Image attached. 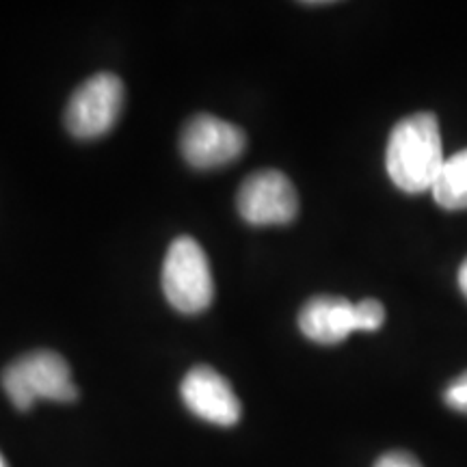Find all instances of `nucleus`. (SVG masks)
I'll return each instance as SVG.
<instances>
[{"label": "nucleus", "mask_w": 467, "mask_h": 467, "mask_svg": "<svg viewBox=\"0 0 467 467\" xmlns=\"http://www.w3.org/2000/svg\"><path fill=\"white\" fill-rule=\"evenodd\" d=\"M440 121L433 113H413L400 119L389 134L385 167L389 178L409 195L433 191L443 169Z\"/></svg>", "instance_id": "obj_1"}, {"label": "nucleus", "mask_w": 467, "mask_h": 467, "mask_svg": "<svg viewBox=\"0 0 467 467\" xmlns=\"http://www.w3.org/2000/svg\"><path fill=\"white\" fill-rule=\"evenodd\" d=\"M3 388L20 411H28L39 399L55 402L78 399L72 370L55 350H33L11 361L3 372Z\"/></svg>", "instance_id": "obj_2"}, {"label": "nucleus", "mask_w": 467, "mask_h": 467, "mask_svg": "<svg viewBox=\"0 0 467 467\" xmlns=\"http://www.w3.org/2000/svg\"><path fill=\"white\" fill-rule=\"evenodd\" d=\"M162 292L169 306L182 314H200L214 299V279L202 244L180 236L169 244L162 265Z\"/></svg>", "instance_id": "obj_3"}, {"label": "nucleus", "mask_w": 467, "mask_h": 467, "mask_svg": "<svg viewBox=\"0 0 467 467\" xmlns=\"http://www.w3.org/2000/svg\"><path fill=\"white\" fill-rule=\"evenodd\" d=\"M385 323L381 301L350 303L342 296L320 295L309 299L299 312V329L317 344H340L353 331H377Z\"/></svg>", "instance_id": "obj_4"}, {"label": "nucleus", "mask_w": 467, "mask_h": 467, "mask_svg": "<svg viewBox=\"0 0 467 467\" xmlns=\"http://www.w3.org/2000/svg\"><path fill=\"white\" fill-rule=\"evenodd\" d=\"M121 107H124V85L119 76L109 72L96 74L87 78L69 98L66 126L76 139L83 141L98 139L117 124Z\"/></svg>", "instance_id": "obj_5"}, {"label": "nucleus", "mask_w": 467, "mask_h": 467, "mask_svg": "<svg viewBox=\"0 0 467 467\" xmlns=\"http://www.w3.org/2000/svg\"><path fill=\"white\" fill-rule=\"evenodd\" d=\"M247 137L238 126L219 117L200 113L191 117L180 134V151L192 169H219L230 165L244 151Z\"/></svg>", "instance_id": "obj_6"}, {"label": "nucleus", "mask_w": 467, "mask_h": 467, "mask_svg": "<svg viewBox=\"0 0 467 467\" xmlns=\"http://www.w3.org/2000/svg\"><path fill=\"white\" fill-rule=\"evenodd\" d=\"M236 206L249 225H285L299 213V195L288 175L265 169L244 178Z\"/></svg>", "instance_id": "obj_7"}, {"label": "nucleus", "mask_w": 467, "mask_h": 467, "mask_svg": "<svg viewBox=\"0 0 467 467\" xmlns=\"http://www.w3.org/2000/svg\"><path fill=\"white\" fill-rule=\"evenodd\" d=\"M180 396L192 416L217 426H234L243 407L230 381L210 366H195L180 385Z\"/></svg>", "instance_id": "obj_8"}, {"label": "nucleus", "mask_w": 467, "mask_h": 467, "mask_svg": "<svg viewBox=\"0 0 467 467\" xmlns=\"http://www.w3.org/2000/svg\"><path fill=\"white\" fill-rule=\"evenodd\" d=\"M433 197L446 210H467V150L457 151L443 162Z\"/></svg>", "instance_id": "obj_9"}, {"label": "nucleus", "mask_w": 467, "mask_h": 467, "mask_svg": "<svg viewBox=\"0 0 467 467\" xmlns=\"http://www.w3.org/2000/svg\"><path fill=\"white\" fill-rule=\"evenodd\" d=\"M443 400H446V405L454 409V411L465 413L467 416V370L448 385L446 392H443Z\"/></svg>", "instance_id": "obj_10"}, {"label": "nucleus", "mask_w": 467, "mask_h": 467, "mask_svg": "<svg viewBox=\"0 0 467 467\" xmlns=\"http://www.w3.org/2000/svg\"><path fill=\"white\" fill-rule=\"evenodd\" d=\"M375 467H422V463L405 451H392L379 457Z\"/></svg>", "instance_id": "obj_11"}, {"label": "nucleus", "mask_w": 467, "mask_h": 467, "mask_svg": "<svg viewBox=\"0 0 467 467\" xmlns=\"http://www.w3.org/2000/svg\"><path fill=\"white\" fill-rule=\"evenodd\" d=\"M459 288L467 299V258L463 260V265H461V268H459Z\"/></svg>", "instance_id": "obj_12"}, {"label": "nucleus", "mask_w": 467, "mask_h": 467, "mask_svg": "<svg viewBox=\"0 0 467 467\" xmlns=\"http://www.w3.org/2000/svg\"><path fill=\"white\" fill-rule=\"evenodd\" d=\"M0 467H9V465H7V461H5L3 454H0Z\"/></svg>", "instance_id": "obj_13"}]
</instances>
